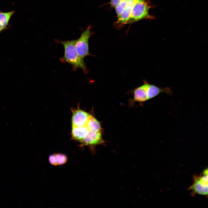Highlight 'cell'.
<instances>
[{"mask_svg":"<svg viewBox=\"0 0 208 208\" xmlns=\"http://www.w3.org/2000/svg\"><path fill=\"white\" fill-rule=\"evenodd\" d=\"M75 41L76 40H73L60 41L63 45L64 49V55L61 58V60L71 65L74 69L81 68L86 73L88 70L83 58L79 56L76 51Z\"/></svg>","mask_w":208,"mask_h":208,"instance_id":"1","label":"cell"},{"mask_svg":"<svg viewBox=\"0 0 208 208\" xmlns=\"http://www.w3.org/2000/svg\"><path fill=\"white\" fill-rule=\"evenodd\" d=\"M149 8L150 6L145 0H138L133 7L127 24L148 18L150 16Z\"/></svg>","mask_w":208,"mask_h":208,"instance_id":"2","label":"cell"},{"mask_svg":"<svg viewBox=\"0 0 208 208\" xmlns=\"http://www.w3.org/2000/svg\"><path fill=\"white\" fill-rule=\"evenodd\" d=\"M194 182L188 188L194 194L208 195V170L205 169L202 174L194 176Z\"/></svg>","mask_w":208,"mask_h":208,"instance_id":"3","label":"cell"},{"mask_svg":"<svg viewBox=\"0 0 208 208\" xmlns=\"http://www.w3.org/2000/svg\"><path fill=\"white\" fill-rule=\"evenodd\" d=\"M91 35L90 27H88L82 32L80 38L76 40V51L78 55L83 58L90 55L88 41Z\"/></svg>","mask_w":208,"mask_h":208,"instance_id":"4","label":"cell"},{"mask_svg":"<svg viewBox=\"0 0 208 208\" xmlns=\"http://www.w3.org/2000/svg\"><path fill=\"white\" fill-rule=\"evenodd\" d=\"M103 142L101 131H89L81 142L82 146H92L99 144Z\"/></svg>","mask_w":208,"mask_h":208,"instance_id":"5","label":"cell"},{"mask_svg":"<svg viewBox=\"0 0 208 208\" xmlns=\"http://www.w3.org/2000/svg\"><path fill=\"white\" fill-rule=\"evenodd\" d=\"M89 115L86 112L79 109L74 111L72 117V126L86 125Z\"/></svg>","mask_w":208,"mask_h":208,"instance_id":"6","label":"cell"},{"mask_svg":"<svg viewBox=\"0 0 208 208\" xmlns=\"http://www.w3.org/2000/svg\"><path fill=\"white\" fill-rule=\"evenodd\" d=\"M138 0H128L124 10L121 14L118 17L117 24L121 25L127 24L133 7Z\"/></svg>","mask_w":208,"mask_h":208,"instance_id":"7","label":"cell"},{"mask_svg":"<svg viewBox=\"0 0 208 208\" xmlns=\"http://www.w3.org/2000/svg\"><path fill=\"white\" fill-rule=\"evenodd\" d=\"M89 131L86 125L82 126H72V135L74 140L81 142Z\"/></svg>","mask_w":208,"mask_h":208,"instance_id":"8","label":"cell"},{"mask_svg":"<svg viewBox=\"0 0 208 208\" xmlns=\"http://www.w3.org/2000/svg\"><path fill=\"white\" fill-rule=\"evenodd\" d=\"M148 85V83L145 82L144 85L135 90L134 99L136 101L142 102L148 100L147 91Z\"/></svg>","mask_w":208,"mask_h":208,"instance_id":"9","label":"cell"},{"mask_svg":"<svg viewBox=\"0 0 208 208\" xmlns=\"http://www.w3.org/2000/svg\"><path fill=\"white\" fill-rule=\"evenodd\" d=\"M170 93V90L168 88H161L156 86L149 84L147 91L148 100L156 96L162 92Z\"/></svg>","mask_w":208,"mask_h":208,"instance_id":"10","label":"cell"},{"mask_svg":"<svg viewBox=\"0 0 208 208\" xmlns=\"http://www.w3.org/2000/svg\"><path fill=\"white\" fill-rule=\"evenodd\" d=\"M14 12V11L6 12H0V32L7 28L10 20Z\"/></svg>","mask_w":208,"mask_h":208,"instance_id":"11","label":"cell"},{"mask_svg":"<svg viewBox=\"0 0 208 208\" xmlns=\"http://www.w3.org/2000/svg\"><path fill=\"white\" fill-rule=\"evenodd\" d=\"M86 125L89 131L98 132L101 131V126L99 122L94 117L89 114Z\"/></svg>","mask_w":208,"mask_h":208,"instance_id":"12","label":"cell"},{"mask_svg":"<svg viewBox=\"0 0 208 208\" xmlns=\"http://www.w3.org/2000/svg\"><path fill=\"white\" fill-rule=\"evenodd\" d=\"M128 0L124 1L116 5L115 9L117 17L119 16L124 10Z\"/></svg>","mask_w":208,"mask_h":208,"instance_id":"13","label":"cell"},{"mask_svg":"<svg viewBox=\"0 0 208 208\" xmlns=\"http://www.w3.org/2000/svg\"><path fill=\"white\" fill-rule=\"evenodd\" d=\"M58 165H60L66 163L67 161V156L63 154L57 153Z\"/></svg>","mask_w":208,"mask_h":208,"instance_id":"14","label":"cell"},{"mask_svg":"<svg viewBox=\"0 0 208 208\" xmlns=\"http://www.w3.org/2000/svg\"><path fill=\"white\" fill-rule=\"evenodd\" d=\"M49 161L50 163L53 165L55 166L58 165L56 154L50 155L49 158Z\"/></svg>","mask_w":208,"mask_h":208,"instance_id":"15","label":"cell"},{"mask_svg":"<svg viewBox=\"0 0 208 208\" xmlns=\"http://www.w3.org/2000/svg\"><path fill=\"white\" fill-rule=\"evenodd\" d=\"M125 0H111L110 4L112 7H115L120 2Z\"/></svg>","mask_w":208,"mask_h":208,"instance_id":"16","label":"cell"}]
</instances>
